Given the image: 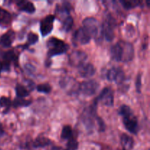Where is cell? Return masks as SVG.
Returning a JSON list of instances; mask_svg holds the SVG:
<instances>
[{"instance_id":"obj_7","label":"cell","mask_w":150,"mask_h":150,"mask_svg":"<svg viewBox=\"0 0 150 150\" xmlns=\"http://www.w3.org/2000/svg\"><path fill=\"white\" fill-rule=\"evenodd\" d=\"M106 79L109 81H113L117 84H121L125 80V74L120 67H112L108 69L106 73Z\"/></svg>"},{"instance_id":"obj_29","label":"cell","mask_w":150,"mask_h":150,"mask_svg":"<svg viewBox=\"0 0 150 150\" xmlns=\"http://www.w3.org/2000/svg\"><path fill=\"white\" fill-rule=\"evenodd\" d=\"M10 106H11V101H10V98L4 96L0 98V107L5 108L6 112L8 111Z\"/></svg>"},{"instance_id":"obj_22","label":"cell","mask_w":150,"mask_h":150,"mask_svg":"<svg viewBox=\"0 0 150 150\" xmlns=\"http://www.w3.org/2000/svg\"><path fill=\"white\" fill-rule=\"evenodd\" d=\"M73 132L71 126L64 125L62 130L61 138L64 140H69L71 138H73Z\"/></svg>"},{"instance_id":"obj_34","label":"cell","mask_w":150,"mask_h":150,"mask_svg":"<svg viewBox=\"0 0 150 150\" xmlns=\"http://www.w3.org/2000/svg\"><path fill=\"white\" fill-rule=\"evenodd\" d=\"M25 67H26V70H27V71L29 72V73H30V74H33V73L35 72V67L31 65L30 64H26V65H25Z\"/></svg>"},{"instance_id":"obj_4","label":"cell","mask_w":150,"mask_h":150,"mask_svg":"<svg viewBox=\"0 0 150 150\" xmlns=\"http://www.w3.org/2000/svg\"><path fill=\"white\" fill-rule=\"evenodd\" d=\"M115 26L116 20L111 14H108L105 18L103 23L101 25V28H102L103 38L104 37V38L108 42L114 40L115 38V33H114Z\"/></svg>"},{"instance_id":"obj_1","label":"cell","mask_w":150,"mask_h":150,"mask_svg":"<svg viewBox=\"0 0 150 150\" xmlns=\"http://www.w3.org/2000/svg\"><path fill=\"white\" fill-rule=\"evenodd\" d=\"M47 46L48 48V59L55 56L65 54L69 49V45L67 43L55 37H51L48 39L47 42Z\"/></svg>"},{"instance_id":"obj_24","label":"cell","mask_w":150,"mask_h":150,"mask_svg":"<svg viewBox=\"0 0 150 150\" xmlns=\"http://www.w3.org/2000/svg\"><path fill=\"white\" fill-rule=\"evenodd\" d=\"M73 23H74V21H73V18L71 17V16H68L67 17H66L64 19L62 23V29L64 32H69L70 29H72L73 26Z\"/></svg>"},{"instance_id":"obj_35","label":"cell","mask_w":150,"mask_h":150,"mask_svg":"<svg viewBox=\"0 0 150 150\" xmlns=\"http://www.w3.org/2000/svg\"><path fill=\"white\" fill-rule=\"evenodd\" d=\"M53 150H65V149H63V148L62 147H59V146H54V147L53 148Z\"/></svg>"},{"instance_id":"obj_13","label":"cell","mask_w":150,"mask_h":150,"mask_svg":"<svg viewBox=\"0 0 150 150\" xmlns=\"http://www.w3.org/2000/svg\"><path fill=\"white\" fill-rule=\"evenodd\" d=\"M78 68H79V74L82 78L92 77L96 73V69L95 66L91 63L85 62Z\"/></svg>"},{"instance_id":"obj_25","label":"cell","mask_w":150,"mask_h":150,"mask_svg":"<svg viewBox=\"0 0 150 150\" xmlns=\"http://www.w3.org/2000/svg\"><path fill=\"white\" fill-rule=\"evenodd\" d=\"M32 104V101L24 100L23 98H16L13 102V105L16 108L18 107H27Z\"/></svg>"},{"instance_id":"obj_2","label":"cell","mask_w":150,"mask_h":150,"mask_svg":"<svg viewBox=\"0 0 150 150\" xmlns=\"http://www.w3.org/2000/svg\"><path fill=\"white\" fill-rule=\"evenodd\" d=\"M83 28L89 33L91 38H94L95 40L100 41L102 40V28L98 20L93 17L86 18L83 21Z\"/></svg>"},{"instance_id":"obj_36","label":"cell","mask_w":150,"mask_h":150,"mask_svg":"<svg viewBox=\"0 0 150 150\" xmlns=\"http://www.w3.org/2000/svg\"><path fill=\"white\" fill-rule=\"evenodd\" d=\"M3 70V65H2V62L0 61V74H1V71Z\"/></svg>"},{"instance_id":"obj_18","label":"cell","mask_w":150,"mask_h":150,"mask_svg":"<svg viewBox=\"0 0 150 150\" xmlns=\"http://www.w3.org/2000/svg\"><path fill=\"white\" fill-rule=\"evenodd\" d=\"M17 6L18 9L21 11L26 12L28 13H34L36 10L35 5L32 2L28 1H17Z\"/></svg>"},{"instance_id":"obj_19","label":"cell","mask_w":150,"mask_h":150,"mask_svg":"<svg viewBox=\"0 0 150 150\" xmlns=\"http://www.w3.org/2000/svg\"><path fill=\"white\" fill-rule=\"evenodd\" d=\"M71 9V4L67 1H64V2H62L61 4H58L56 5L55 11L57 14L69 15Z\"/></svg>"},{"instance_id":"obj_32","label":"cell","mask_w":150,"mask_h":150,"mask_svg":"<svg viewBox=\"0 0 150 150\" xmlns=\"http://www.w3.org/2000/svg\"><path fill=\"white\" fill-rule=\"evenodd\" d=\"M96 121H97V122H98L99 131L103 132L105 129V123H104L103 120L102 118H100V117H98V116H97Z\"/></svg>"},{"instance_id":"obj_12","label":"cell","mask_w":150,"mask_h":150,"mask_svg":"<svg viewBox=\"0 0 150 150\" xmlns=\"http://www.w3.org/2000/svg\"><path fill=\"white\" fill-rule=\"evenodd\" d=\"M110 54L113 60L116 62H122L123 54H124V49H123L122 42H118L111 48Z\"/></svg>"},{"instance_id":"obj_8","label":"cell","mask_w":150,"mask_h":150,"mask_svg":"<svg viewBox=\"0 0 150 150\" xmlns=\"http://www.w3.org/2000/svg\"><path fill=\"white\" fill-rule=\"evenodd\" d=\"M56 17L54 15H48L41 20L40 24V29L41 35L42 37H46L49 35L53 30L54 28V22L55 21Z\"/></svg>"},{"instance_id":"obj_14","label":"cell","mask_w":150,"mask_h":150,"mask_svg":"<svg viewBox=\"0 0 150 150\" xmlns=\"http://www.w3.org/2000/svg\"><path fill=\"white\" fill-rule=\"evenodd\" d=\"M16 37L14 31L9 30L0 37V45L4 48H9L13 44Z\"/></svg>"},{"instance_id":"obj_33","label":"cell","mask_w":150,"mask_h":150,"mask_svg":"<svg viewBox=\"0 0 150 150\" xmlns=\"http://www.w3.org/2000/svg\"><path fill=\"white\" fill-rule=\"evenodd\" d=\"M136 92L138 93H141V89H142V75L139 74L136 78Z\"/></svg>"},{"instance_id":"obj_10","label":"cell","mask_w":150,"mask_h":150,"mask_svg":"<svg viewBox=\"0 0 150 150\" xmlns=\"http://www.w3.org/2000/svg\"><path fill=\"white\" fill-rule=\"evenodd\" d=\"M123 118V124L125 127L126 130L130 132L132 134L136 135L139 132V122L137 118L134 116V114L127 116V117H122Z\"/></svg>"},{"instance_id":"obj_26","label":"cell","mask_w":150,"mask_h":150,"mask_svg":"<svg viewBox=\"0 0 150 150\" xmlns=\"http://www.w3.org/2000/svg\"><path fill=\"white\" fill-rule=\"evenodd\" d=\"M119 114L120 116H122V117H127V116L129 115H131V114H133V110L131 109L129 105H122L119 108V111H118Z\"/></svg>"},{"instance_id":"obj_31","label":"cell","mask_w":150,"mask_h":150,"mask_svg":"<svg viewBox=\"0 0 150 150\" xmlns=\"http://www.w3.org/2000/svg\"><path fill=\"white\" fill-rule=\"evenodd\" d=\"M78 147H79V142L73 138H71L67 142V148L65 150H76Z\"/></svg>"},{"instance_id":"obj_27","label":"cell","mask_w":150,"mask_h":150,"mask_svg":"<svg viewBox=\"0 0 150 150\" xmlns=\"http://www.w3.org/2000/svg\"><path fill=\"white\" fill-rule=\"evenodd\" d=\"M36 88L38 92H41V93L48 94L51 91V86L48 83H40L38 85Z\"/></svg>"},{"instance_id":"obj_5","label":"cell","mask_w":150,"mask_h":150,"mask_svg":"<svg viewBox=\"0 0 150 150\" xmlns=\"http://www.w3.org/2000/svg\"><path fill=\"white\" fill-rule=\"evenodd\" d=\"M100 102L105 106L111 107L114 103V91L111 87H105L100 92V95L94 100V103L98 104Z\"/></svg>"},{"instance_id":"obj_11","label":"cell","mask_w":150,"mask_h":150,"mask_svg":"<svg viewBox=\"0 0 150 150\" xmlns=\"http://www.w3.org/2000/svg\"><path fill=\"white\" fill-rule=\"evenodd\" d=\"M91 38L87 32L83 27H80L73 34V42L76 43L81 44V45H86L90 42Z\"/></svg>"},{"instance_id":"obj_17","label":"cell","mask_w":150,"mask_h":150,"mask_svg":"<svg viewBox=\"0 0 150 150\" xmlns=\"http://www.w3.org/2000/svg\"><path fill=\"white\" fill-rule=\"evenodd\" d=\"M11 21V14L7 10L0 7V25L3 27H7L10 25Z\"/></svg>"},{"instance_id":"obj_20","label":"cell","mask_w":150,"mask_h":150,"mask_svg":"<svg viewBox=\"0 0 150 150\" xmlns=\"http://www.w3.org/2000/svg\"><path fill=\"white\" fill-rule=\"evenodd\" d=\"M51 144V141L43 136H38L33 142V146L35 148L45 147Z\"/></svg>"},{"instance_id":"obj_21","label":"cell","mask_w":150,"mask_h":150,"mask_svg":"<svg viewBox=\"0 0 150 150\" xmlns=\"http://www.w3.org/2000/svg\"><path fill=\"white\" fill-rule=\"evenodd\" d=\"M15 89H16V95H17L18 98H26V97H27L29 95V91L26 89V88L23 85L20 84V83H18L16 85Z\"/></svg>"},{"instance_id":"obj_30","label":"cell","mask_w":150,"mask_h":150,"mask_svg":"<svg viewBox=\"0 0 150 150\" xmlns=\"http://www.w3.org/2000/svg\"><path fill=\"white\" fill-rule=\"evenodd\" d=\"M120 3L123 6V7L127 10H130L133 7H137L139 4V1H120Z\"/></svg>"},{"instance_id":"obj_6","label":"cell","mask_w":150,"mask_h":150,"mask_svg":"<svg viewBox=\"0 0 150 150\" xmlns=\"http://www.w3.org/2000/svg\"><path fill=\"white\" fill-rule=\"evenodd\" d=\"M99 86V83L95 80L86 81L79 85L78 91L86 96H92L96 94Z\"/></svg>"},{"instance_id":"obj_9","label":"cell","mask_w":150,"mask_h":150,"mask_svg":"<svg viewBox=\"0 0 150 150\" xmlns=\"http://www.w3.org/2000/svg\"><path fill=\"white\" fill-rule=\"evenodd\" d=\"M87 54L81 51H74L69 56V64L74 67H79L85 63Z\"/></svg>"},{"instance_id":"obj_37","label":"cell","mask_w":150,"mask_h":150,"mask_svg":"<svg viewBox=\"0 0 150 150\" xmlns=\"http://www.w3.org/2000/svg\"><path fill=\"white\" fill-rule=\"evenodd\" d=\"M3 134H4V131H3V130L0 129V137H1V136H3Z\"/></svg>"},{"instance_id":"obj_15","label":"cell","mask_w":150,"mask_h":150,"mask_svg":"<svg viewBox=\"0 0 150 150\" xmlns=\"http://www.w3.org/2000/svg\"><path fill=\"white\" fill-rule=\"evenodd\" d=\"M124 49V54H123V60L124 62H127L133 60L134 57V48L133 45L130 42H122Z\"/></svg>"},{"instance_id":"obj_3","label":"cell","mask_w":150,"mask_h":150,"mask_svg":"<svg viewBox=\"0 0 150 150\" xmlns=\"http://www.w3.org/2000/svg\"><path fill=\"white\" fill-rule=\"evenodd\" d=\"M97 105L98 104L93 103L92 105L86 108L82 114V122L85 127L89 132H92L95 127V120H96Z\"/></svg>"},{"instance_id":"obj_23","label":"cell","mask_w":150,"mask_h":150,"mask_svg":"<svg viewBox=\"0 0 150 150\" xmlns=\"http://www.w3.org/2000/svg\"><path fill=\"white\" fill-rule=\"evenodd\" d=\"M18 56L16 55V52L13 50L11 51H8L7 52L4 53L3 54V59H4V62H18Z\"/></svg>"},{"instance_id":"obj_28","label":"cell","mask_w":150,"mask_h":150,"mask_svg":"<svg viewBox=\"0 0 150 150\" xmlns=\"http://www.w3.org/2000/svg\"><path fill=\"white\" fill-rule=\"evenodd\" d=\"M27 40L28 43H26V45L29 46L30 45H34V44L37 43L38 40H39V37L37 34L33 33V32H29L27 35Z\"/></svg>"},{"instance_id":"obj_16","label":"cell","mask_w":150,"mask_h":150,"mask_svg":"<svg viewBox=\"0 0 150 150\" xmlns=\"http://www.w3.org/2000/svg\"><path fill=\"white\" fill-rule=\"evenodd\" d=\"M122 150H132L134 146V140L133 138L126 133H123L120 137Z\"/></svg>"}]
</instances>
